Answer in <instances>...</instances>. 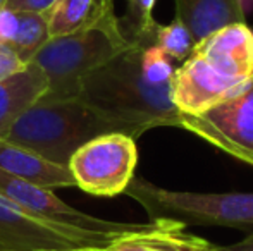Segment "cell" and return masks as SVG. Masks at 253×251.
Here are the masks:
<instances>
[{"label": "cell", "instance_id": "277c9868", "mask_svg": "<svg viewBox=\"0 0 253 251\" xmlns=\"http://www.w3.org/2000/svg\"><path fill=\"white\" fill-rule=\"evenodd\" d=\"M129 45L131 40L123 33L117 16L84 30L52 36L31 61L47 76L48 88L40 98H78L84 77Z\"/></svg>", "mask_w": 253, "mask_h": 251}, {"label": "cell", "instance_id": "ba28073f", "mask_svg": "<svg viewBox=\"0 0 253 251\" xmlns=\"http://www.w3.org/2000/svg\"><path fill=\"white\" fill-rule=\"evenodd\" d=\"M117 239L47 222L0 194V251L103 250Z\"/></svg>", "mask_w": 253, "mask_h": 251}, {"label": "cell", "instance_id": "44dd1931", "mask_svg": "<svg viewBox=\"0 0 253 251\" xmlns=\"http://www.w3.org/2000/svg\"><path fill=\"white\" fill-rule=\"evenodd\" d=\"M227 155H231V157L238 158V160L245 162V164L252 165L253 167V151H248V150H236V148H233V150H227L226 151Z\"/></svg>", "mask_w": 253, "mask_h": 251}, {"label": "cell", "instance_id": "8fae6325", "mask_svg": "<svg viewBox=\"0 0 253 251\" xmlns=\"http://www.w3.org/2000/svg\"><path fill=\"white\" fill-rule=\"evenodd\" d=\"M48 83L43 71L28 62L17 72L0 79V138L10 126L47 91Z\"/></svg>", "mask_w": 253, "mask_h": 251}, {"label": "cell", "instance_id": "8992f818", "mask_svg": "<svg viewBox=\"0 0 253 251\" xmlns=\"http://www.w3.org/2000/svg\"><path fill=\"white\" fill-rule=\"evenodd\" d=\"M138 164L136 140L123 133H107L81 144L69 158L67 169L80 189L91 196L124 194Z\"/></svg>", "mask_w": 253, "mask_h": 251}, {"label": "cell", "instance_id": "7a4b0ae2", "mask_svg": "<svg viewBox=\"0 0 253 251\" xmlns=\"http://www.w3.org/2000/svg\"><path fill=\"white\" fill-rule=\"evenodd\" d=\"M253 83V30L224 26L197 41L176 67L172 102L183 115H200Z\"/></svg>", "mask_w": 253, "mask_h": 251}, {"label": "cell", "instance_id": "7402d4cb", "mask_svg": "<svg viewBox=\"0 0 253 251\" xmlns=\"http://www.w3.org/2000/svg\"><path fill=\"white\" fill-rule=\"evenodd\" d=\"M71 251H102L98 248H81V250H71Z\"/></svg>", "mask_w": 253, "mask_h": 251}, {"label": "cell", "instance_id": "ac0fdd59", "mask_svg": "<svg viewBox=\"0 0 253 251\" xmlns=\"http://www.w3.org/2000/svg\"><path fill=\"white\" fill-rule=\"evenodd\" d=\"M26 64L21 61L12 48H9L7 45L0 43V79L10 76V74L17 72L21 67H24Z\"/></svg>", "mask_w": 253, "mask_h": 251}, {"label": "cell", "instance_id": "d6986e66", "mask_svg": "<svg viewBox=\"0 0 253 251\" xmlns=\"http://www.w3.org/2000/svg\"><path fill=\"white\" fill-rule=\"evenodd\" d=\"M57 0H7L3 7L12 10H23V12L45 14L52 9V5Z\"/></svg>", "mask_w": 253, "mask_h": 251}, {"label": "cell", "instance_id": "9a60e30c", "mask_svg": "<svg viewBox=\"0 0 253 251\" xmlns=\"http://www.w3.org/2000/svg\"><path fill=\"white\" fill-rule=\"evenodd\" d=\"M17 26L14 31V36L9 43V48H12L14 54L21 59L24 64L31 62L37 52L50 40L48 33V17L47 12H23L17 10Z\"/></svg>", "mask_w": 253, "mask_h": 251}, {"label": "cell", "instance_id": "2e32d148", "mask_svg": "<svg viewBox=\"0 0 253 251\" xmlns=\"http://www.w3.org/2000/svg\"><path fill=\"white\" fill-rule=\"evenodd\" d=\"M153 43L172 62H183L195 47V38L186 24L174 17L169 24H157Z\"/></svg>", "mask_w": 253, "mask_h": 251}, {"label": "cell", "instance_id": "9c48e42d", "mask_svg": "<svg viewBox=\"0 0 253 251\" xmlns=\"http://www.w3.org/2000/svg\"><path fill=\"white\" fill-rule=\"evenodd\" d=\"M179 129L197 134L222 151H253V83L200 115H183Z\"/></svg>", "mask_w": 253, "mask_h": 251}, {"label": "cell", "instance_id": "5bb4252c", "mask_svg": "<svg viewBox=\"0 0 253 251\" xmlns=\"http://www.w3.org/2000/svg\"><path fill=\"white\" fill-rule=\"evenodd\" d=\"M212 243L184 232L181 225L164 220L159 229L112 243L102 251H210Z\"/></svg>", "mask_w": 253, "mask_h": 251}, {"label": "cell", "instance_id": "6da1fadb", "mask_svg": "<svg viewBox=\"0 0 253 251\" xmlns=\"http://www.w3.org/2000/svg\"><path fill=\"white\" fill-rule=\"evenodd\" d=\"M174 62L152 40L131 45L88 74L80 98L102 115L116 133L138 140L155 127H179L172 102Z\"/></svg>", "mask_w": 253, "mask_h": 251}, {"label": "cell", "instance_id": "603a6c76", "mask_svg": "<svg viewBox=\"0 0 253 251\" xmlns=\"http://www.w3.org/2000/svg\"><path fill=\"white\" fill-rule=\"evenodd\" d=\"M5 2H7V0H0V9H2V7L5 5Z\"/></svg>", "mask_w": 253, "mask_h": 251}, {"label": "cell", "instance_id": "3957f363", "mask_svg": "<svg viewBox=\"0 0 253 251\" xmlns=\"http://www.w3.org/2000/svg\"><path fill=\"white\" fill-rule=\"evenodd\" d=\"M107 133H116L80 97L35 102L5 133L3 140L30 148L43 158L67 167L81 144Z\"/></svg>", "mask_w": 253, "mask_h": 251}, {"label": "cell", "instance_id": "52a82bcc", "mask_svg": "<svg viewBox=\"0 0 253 251\" xmlns=\"http://www.w3.org/2000/svg\"><path fill=\"white\" fill-rule=\"evenodd\" d=\"M0 194L47 222L76 229V231L107 236V238L117 239V241L124 238H131V236L147 234V232L155 231L164 224V220L133 224V222H112L93 217V215L84 214V212L64 203L53 193V189L30 184V182L21 181L14 176L5 174L3 171H0Z\"/></svg>", "mask_w": 253, "mask_h": 251}, {"label": "cell", "instance_id": "e0dca14e", "mask_svg": "<svg viewBox=\"0 0 253 251\" xmlns=\"http://www.w3.org/2000/svg\"><path fill=\"white\" fill-rule=\"evenodd\" d=\"M157 0H127L124 19H119L121 30L127 40H152L157 21L153 19V7Z\"/></svg>", "mask_w": 253, "mask_h": 251}, {"label": "cell", "instance_id": "30bf717a", "mask_svg": "<svg viewBox=\"0 0 253 251\" xmlns=\"http://www.w3.org/2000/svg\"><path fill=\"white\" fill-rule=\"evenodd\" d=\"M0 171L42 188L57 189L76 186L71 171L50 162L30 148L0 138Z\"/></svg>", "mask_w": 253, "mask_h": 251}, {"label": "cell", "instance_id": "7c38bea8", "mask_svg": "<svg viewBox=\"0 0 253 251\" xmlns=\"http://www.w3.org/2000/svg\"><path fill=\"white\" fill-rule=\"evenodd\" d=\"M176 17L191 31L195 43L224 26L247 23L243 0H174Z\"/></svg>", "mask_w": 253, "mask_h": 251}, {"label": "cell", "instance_id": "4fadbf2b", "mask_svg": "<svg viewBox=\"0 0 253 251\" xmlns=\"http://www.w3.org/2000/svg\"><path fill=\"white\" fill-rule=\"evenodd\" d=\"M47 17L50 38L60 36L116 17L114 0H57Z\"/></svg>", "mask_w": 253, "mask_h": 251}, {"label": "cell", "instance_id": "ffe728a7", "mask_svg": "<svg viewBox=\"0 0 253 251\" xmlns=\"http://www.w3.org/2000/svg\"><path fill=\"white\" fill-rule=\"evenodd\" d=\"M210 251H253V234L245 238L243 241H238V243H234V245H227V246L213 245L212 243Z\"/></svg>", "mask_w": 253, "mask_h": 251}, {"label": "cell", "instance_id": "5b68a950", "mask_svg": "<svg viewBox=\"0 0 253 251\" xmlns=\"http://www.w3.org/2000/svg\"><path fill=\"white\" fill-rule=\"evenodd\" d=\"M124 194L141 205L150 220L190 227H253V193H190L152 184L134 176Z\"/></svg>", "mask_w": 253, "mask_h": 251}]
</instances>
